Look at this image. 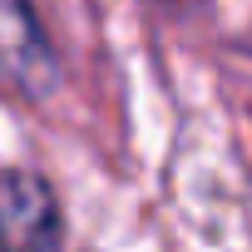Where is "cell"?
<instances>
[{"mask_svg":"<svg viewBox=\"0 0 252 252\" xmlns=\"http://www.w3.org/2000/svg\"><path fill=\"white\" fill-rule=\"evenodd\" d=\"M60 198L35 168H0V252H55L60 247Z\"/></svg>","mask_w":252,"mask_h":252,"instance_id":"7a4b0ae2","label":"cell"},{"mask_svg":"<svg viewBox=\"0 0 252 252\" xmlns=\"http://www.w3.org/2000/svg\"><path fill=\"white\" fill-rule=\"evenodd\" d=\"M0 79L25 99H50L64 79L60 50L30 0H0Z\"/></svg>","mask_w":252,"mask_h":252,"instance_id":"6da1fadb","label":"cell"}]
</instances>
